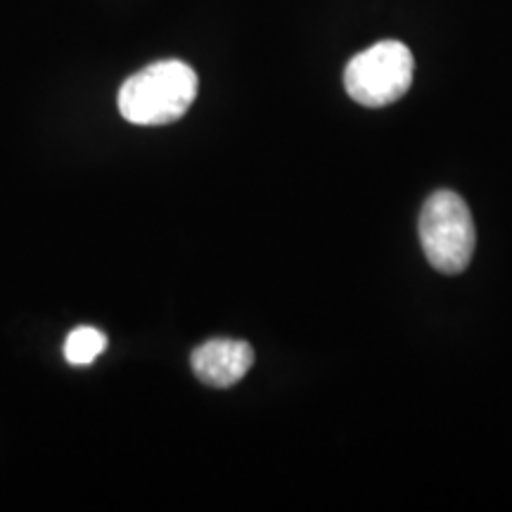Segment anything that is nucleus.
I'll return each instance as SVG.
<instances>
[{
	"label": "nucleus",
	"instance_id": "nucleus-1",
	"mask_svg": "<svg viewBox=\"0 0 512 512\" xmlns=\"http://www.w3.org/2000/svg\"><path fill=\"white\" fill-rule=\"evenodd\" d=\"M197 88L200 81L190 64L181 60L152 62L124 81L119 91V112L138 126L174 124L190 110Z\"/></svg>",
	"mask_w": 512,
	"mask_h": 512
},
{
	"label": "nucleus",
	"instance_id": "nucleus-2",
	"mask_svg": "<svg viewBox=\"0 0 512 512\" xmlns=\"http://www.w3.org/2000/svg\"><path fill=\"white\" fill-rule=\"evenodd\" d=\"M420 242L439 273L458 275L470 266L477 230L463 197L451 190L434 192L420 214Z\"/></svg>",
	"mask_w": 512,
	"mask_h": 512
},
{
	"label": "nucleus",
	"instance_id": "nucleus-3",
	"mask_svg": "<svg viewBox=\"0 0 512 512\" xmlns=\"http://www.w3.org/2000/svg\"><path fill=\"white\" fill-rule=\"evenodd\" d=\"M413 72L411 48L401 41H380L351 57L344 69V88L358 105L387 107L408 93Z\"/></svg>",
	"mask_w": 512,
	"mask_h": 512
},
{
	"label": "nucleus",
	"instance_id": "nucleus-4",
	"mask_svg": "<svg viewBox=\"0 0 512 512\" xmlns=\"http://www.w3.org/2000/svg\"><path fill=\"white\" fill-rule=\"evenodd\" d=\"M192 370L204 384L228 389L254 366V349L240 339H209L190 356Z\"/></svg>",
	"mask_w": 512,
	"mask_h": 512
},
{
	"label": "nucleus",
	"instance_id": "nucleus-5",
	"mask_svg": "<svg viewBox=\"0 0 512 512\" xmlns=\"http://www.w3.org/2000/svg\"><path fill=\"white\" fill-rule=\"evenodd\" d=\"M107 349V337L105 332L81 325L69 332L67 342H64V358H67L72 366H91L102 351Z\"/></svg>",
	"mask_w": 512,
	"mask_h": 512
}]
</instances>
